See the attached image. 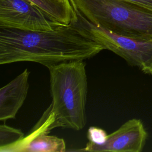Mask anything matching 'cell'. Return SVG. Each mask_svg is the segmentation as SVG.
I'll return each mask as SVG.
<instances>
[{"instance_id":"cell-3","label":"cell","mask_w":152,"mask_h":152,"mask_svg":"<svg viewBox=\"0 0 152 152\" xmlns=\"http://www.w3.org/2000/svg\"><path fill=\"white\" fill-rule=\"evenodd\" d=\"M90 23L113 33L152 39V11L125 0H69Z\"/></svg>"},{"instance_id":"cell-12","label":"cell","mask_w":152,"mask_h":152,"mask_svg":"<svg viewBox=\"0 0 152 152\" xmlns=\"http://www.w3.org/2000/svg\"><path fill=\"white\" fill-rule=\"evenodd\" d=\"M152 11V0H125Z\"/></svg>"},{"instance_id":"cell-4","label":"cell","mask_w":152,"mask_h":152,"mask_svg":"<svg viewBox=\"0 0 152 152\" xmlns=\"http://www.w3.org/2000/svg\"><path fill=\"white\" fill-rule=\"evenodd\" d=\"M74 11L75 17L71 23L103 49L112 51L143 73L152 75V39L136 38L113 33L90 23Z\"/></svg>"},{"instance_id":"cell-5","label":"cell","mask_w":152,"mask_h":152,"mask_svg":"<svg viewBox=\"0 0 152 152\" xmlns=\"http://www.w3.org/2000/svg\"><path fill=\"white\" fill-rule=\"evenodd\" d=\"M62 25L26 0H0V27L52 31Z\"/></svg>"},{"instance_id":"cell-10","label":"cell","mask_w":152,"mask_h":152,"mask_svg":"<svg viewBox=\"0 0 152 152\" xmlns=\"http://www.w3.org/2000/svg\"><path fill=\"white\" fill-rule=\"evenodd\" d=\"M24 137V133L20 129L11 127L6 124L0 125V152L15 145Z\"/></svg>"},{"instance_id":"cell-1","label":"cell","mask_w":152,"mask_h":152,"mask_svg":"<svg viewBox=\"0 0 152 152\" xmlns=\"http://www.w3.org/2000/svg\"><path fill=\"white\" fill-rule=\"evenodd\" d=\"M103 48L73 23L52 31L0 27V64L33 62L48 66L88 59Z\"/></svg>"},{"instance_id":"cell-2","label":"cell","mask_w":152,"mask_h":152,"mask_svg":"<svg viewBox=\"0 0 152 152\" xmlns=\"http://www.w3.org/2000/svg\"><path fill=\"white\" fill-rule=\"evenodd\" d=\"M47 68L50 74L52 103L33 128L46 134L58 127L82 129L87 122L85 62L83 60L71 61Z\"/></svg>"},{"instance_id":"cell-13","label":"cell","mask_w":152,"mask_h":152,"mask_svg":"<svg viewBox=\"0 0 152 152\" xmlns=\"http://www.w3.org/2000/svg\"><path fill=\"white\" fill-rule=\"evenodd\" d=\"M59 1H67V0H59Z\"/></svg>"},{"instance_id":"cell-7","label":"cell","mask_w":152,"mask_h":152,"mask_svg":"<svg viewBox=\"0 0 152 152\" xmlns=\"http://www.w3.org/2000/svg\"><path fill=\"white\" fill-rule=\"evenodd\" d=\"M30 71L21 74L0 89V121L14 119L23 106L29 88Z\"/></svg>"},{"instance_id":"cell-9","label":"cell","mask_w":152,"mask_h":152,"mask_svg":"<svg viewBox=\"0 0 152 152\" xmlns=\"http://www.w3.org/2000/svg\"><path fill=\"white\" fill-rule=\"evenodd\" d=\"M39 8L53 20L69 25L75 17V11L69 0H26Z\"/></svg>"},{"instance_id":"cell-6","label":"cell","mask_w":152,"mask_h":152,"mask_svg":"<svg viewBox=\"0 0 152 152\" xmlns=\"http://www.w3.org/2000/svg\"><path fill=\"white\" fill-rule=\"evenodd\" d=\"M147 132L139 119H131L117 130L108 135L106 142L100 145L91 142L77 151L96 152H141L146 142Z\"/></svg>"},{"instance_id":"cell-8","label":"cell","mask_w":152,"mask_h":152,"mask_svg":"<svg viewBox=\"0 0 152 152\" xmlns=\"http://www.w3.org/2000/svg\"><path fill=\"white\" fill-rule=\"evenodd\" d=\"M66 144L64 139L32 129L30 133L4 152H64Z\"/></svg>"},{"instance_id":"cell-11","label":"cell","mask_w":152,"mask_h":152,"mask_svg":"<svg viewBox=\"0 0 152 152\" xmlns=\"http://www.w3.org/2000/svg\"><path fill=\"white\" fill-rule=\"evenodd\" d=\"M107 136V132L104 129L97 126H90L87 131V138L89 141L98 145L103 144Z\"/></svg>"}]
</instances>
